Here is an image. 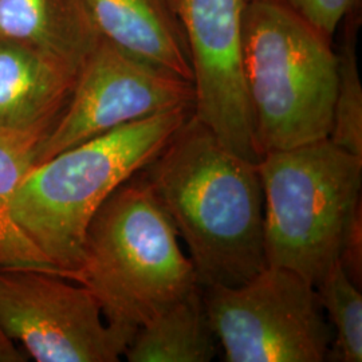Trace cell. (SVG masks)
Listing matches in <instances>:
<instances>
[{"mask_svg": "<svg viewBox=\"0 0 362 362\" xmlns=\"http://www.w3.org/2000/svg\"><path fill=\"white\" fill-rule=\"evenodd\" d=\"M140 173L202 287L243 285L267 267L258 164L228 151L194 113Z\"/></svg>", "mask_w": 362, "mask_h": 362, "instance_id": "obj_1", "label": "cell"}, {"mask_svg": "<svg viewBox=\"0 0 362 362\" xmlns=\"http://www.w3.org/2000/svg\"><path fill=\"white\" fill-rule=\"evenodd\" d=\"M192 113L180 107L125 124L35 165L21 181L13 220L62 278L73 281L85 233L105 200L148 165Z\"/></svg>", "mask_w": 362, "mask_h": 362, "instance_id": "obj_2", "label": "cell"}, {"mask_svg": "<svg viewBox=\"0 0 362 362\" xmlns=\"http://www.w3.org/2000/svg\"><path fill=\"white\" fill-rule=\"evenodd\" d=\"M177 238L137 172L93 216L73 282L90 290L109 324L137 330L200 287Z\"/></svg>", "mask_w": 362, "mask_h": 362, "instance_id": "obj_3", "label": "cell"}, {"mask_svg": "<svg viewBox=\"0 0 362 362\" xmlns=\"http://www.w3.org/2000/svg\"><path fill=\"white\" fill-rule=\"evenodd\" d=\"M242 55L260 155L329 139L338 83L333 42L284 0L248 1Z\"/></svg>", "mask_w": 362, "mask_h": 362, "instance_id": "obj_4", "label": "cell"}, {"mask_svg": "<svg viewBox=\"0 0 362 362\" xmlns=\"http://www.w3.org/2000/svg\"><path fill=\"white\" fill-rule=\"evenodd\" d=\"M258 168L266 264L318 285L339 260L350 223L361 209L362 157L325 139L267 152Z\"/></svg>", "mask_w": 362, "mask_h": 362, "instance_id": "obj_5", "label": "cell"}, {"mask_svg": "<svg viewBox=\"0 0 362 362\" xmlns=\"http://www.w3.org/2000/svg\"><path fill=\"white\" fill-rule=\"evenodd\" d=\"M203 297L226 361H327L333 329L297 272L267 266L243 285L203 287Z\"/></svg>", "mask_w": 362, "mask_h": 362, "instance_id": "obj_6", "label": "cell"}, {"mask_svg": "<svg viewBox=\"0 0 362 362\" xmlns=\"http://www.w3.org/2000/svg\"><path fill=\"white\" fill-rule=\"evenodd\" d=\"M0 330L38 362H117L137 330L109 324L90 290L52 272L0 266Z\"/></svg>", "mask_w": 362, "mask_h": 362, "instance_id": "obj_7", "label": "cell"}, {"mask_svg": "<svg viewBox=\"0 0 362 362\" xmlns=\"http://www.w3.org/2000/svg\"><path fill=\"white\" fill-rule=\"evenodd\" d=\"M194 83L100 38L79 66L65 109L40 141L35 165L110 130L169 110L194 109Z\"/></svg>", "mask_w": 362, "mask_h": 362, "instance_id": "obj_8", "label": "cell"}, {"mask_svg": "<svg viewBox=\"0 0 362 362\" xmlns=\"http://www.w3.org/2000/svg\"><path fill=\"white\" fill-rule=\"evenodd\" d=\"M167 1L188 47L194 118L228 151L258 164L242 55L245 0Z\"/></svg>", "mask_w": 362, "mask_h": 362, "instance_id": "obj_9", "label": "cell"}, {"mask_svg": "<svg viewBox=\"0 0 362 362\" xmlns=\"http://www.w3.org/2000/svg\"><path fill=\"white\" fill-rule=\"evenodd\" d=\"M81 64L0 39V129L54 124L71 95Z\"/></svg>", "mask_w": 362, "mask_h": 362, "instance_id": "obj_10", "label": "cell"}, {"mask_svg": "<svg viewBox=\"0 0 362 362\" xmlns=\"http://www.w3.org/2000/svg\"><path fill=\"white\" fill-rule=\"evenodd\" d=\"M100 38L192 82L184 33L167 0H82Z\"/></svg>", "mask_w": 362, "mask_h": 362, "instance_id": "obj_11", "label": "cell"}, {"mask_svg": "<svg viewBox=\"0 0 362 362\" xmlns=\"http://www.w3.org/2000/svg\"><path fill=\"white\" fill-rule=\"evenodd\" d=\"M0 39L81 64L100 35L82 0H0Z\"/></svg>", "mask_w": 362, "mask_h": 362, "instance_id": "obj_12", "label": "cell"}, {"mask_svg": "<svg viewBox=\"0 0 362 362\" xmlns=\"http://www.w3.org/2000/svg\"><path fill=\"white\" fill-rule=\"evenodd\" d=\"M216 353L200 286L139 327L124 356L130 362H209Z\"/></svg>", "mask_w": 362, "mask_h": 362, "instance_id": "obj_13", "label": "cell"}, {"mask_svg": "<svg viewBox=\"0 0 362 362\" xmlns=\"http://www.w3.org/2000/svg\"><path fill=\"white\" fill-rule=\"evenodd\" d=\"M52 125L0 129V266L28 267L59 275L21 231L11 212L13 194L21 181L35 167L39 144Z\"/></svg>", "mask_w": 362, "mask_h": 362, "instance_id": "obj_14", "label": "cell"}, {"mask_svg": "<svg viewBox=\"0 0 362 362\" xmlns=\"http://www.w3.org/2000/svg\"><path fill=\"white\" fill-rule=\"evenodd\" d=\"M341 26V45L337 52L338 83L329 140L346 152L362 157V85L357 64L361 7L353 10Z\"/></svg>", "mask_w": 362, "mask_h": 362, "instance_id": "obj_15", "label": "cell"}, {"mask_svg": "<svg viewBox=\"0 0 362 362\" xmlns=\"http://www.w3.org/2000/svg\"><path fill=\"white\" fill-rule=\"evenodd\" d=\"M329 324L336 330V338L327 360L342 362L362 361V296L344 270L341 262H336L315 286Z\"/></svg>", "mask_w": 362, "mask_h": 362, "instance_id": "obj_16", "label": "cell"}, {"mask_svg": "<svg viewBox=\"0 0 362 362\" xmlns=\"http://www.w3.org/2000/svg\"><path fill=\"white\" fill-rule=\"evenodd\" d=\"M305 22L322 37L333 42L338 27L353 10L361 7V0H284Z\"/></svg>", "mask_w": 362, "mask_h": 362, "instance_id": "obj_17", "label": "cell"}, {"mask_svg": "<svg viewBox=\"0 0 362 362\" xmlns=\"http://www.w3.org/2000/svg\"><path fill=\"white\" fill-rule=\"evenodd\" d=\"M339 262L356 285L361 286L362 274V216L361 209L357 211L350 223L345 236Z\"/></svg>", "mask_w": 362, "mask_h": 362, "instance_id": "obj_18", "label": "cell"}, {"mask_svg": "<svg viewBox=\"0 0 362 362\" xmlns=\"http://www.w3.org/2000/svg\"><path fill=\"white\" fill-rule=\"evenodd\" d=\"M26 358L22 353L13 345V339H10L0 330V362H21Z\"/></svg>", "mask_w": 362, "mask_h": 362, "instance_id": "obj_19", "label": "cell"}, {"mask_svg": "<svg viewBox=\"0 0 362 362\" xmlns=\"http://www.w3.org/2000/svg\"><path fill=\"white\" fill-rule=\"evenodd\" d=\"M248 1H279V0H245V3Z\"/></svg>", "mask_w": 362, "mask_h": 362, "instance_id": "obj_20", "label": "cell"}]
</instances>
